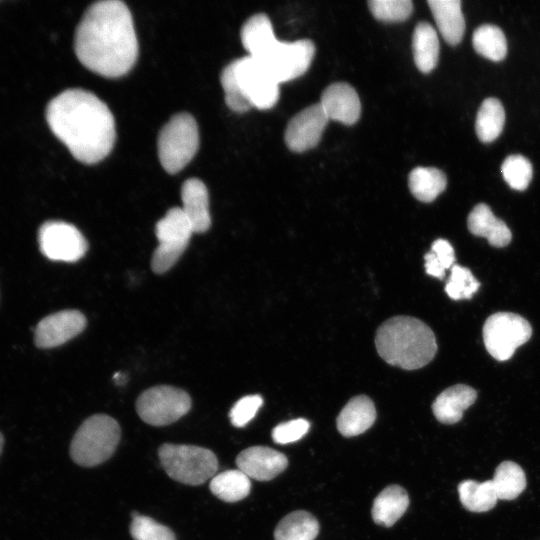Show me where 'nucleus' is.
I'll return each instance as SVG.
<instances>
[{
  "mask_svg": "<svg viewBox=\"0 0 540 540\" xmlns=\"http://www.w3.org/2000/svg\"><path fill=\"white\" fill-rule=\"evenodd\" d=\"M532 335L530 323L511 312H497L483 325V341L489 354L499 361L510 359L515 350Z\"/></svg>",
  "mask_w": 540,
  "mask_h": 540,
  "instance_id": "1a4fd4ad",
  "label": "nucleus"
},
{
  "mask_svg": "<svg viewBox=\"0 0 540 540\" xmlns=\"http://www.w3.org/2000/svg\"><path fill=\"white\" fill-rule=\"evenodd\" d=\"M158 455L167 475L182 484L201 485L218 470L216 455L204 447L165 443L159 447Z\"/></svg>",
  "mask_w": 540,
  "mask_h": 540,
  "instance_id": "39448f33",
  "label": "nucleus"
},
{
  "mask_svg": "<svg viewBox=\"0 0 540 540\" xmlns=\"http://www.w3.org/2000/svg\"><path fill=\"white\" fill-rule=\"evenodd\" d=\"M314 54L315 46L308 39L286 43L274 36L251 57L260 62L280 84L303 75L310 67Z\"/></svg>",
  "mask_w": 540,
  "mask_h": 540,
  "instance_id": "0eeeda50",
  "label": "nucleus"
},
{
  "mask_svg": "<svg viewBox=\"0 0 540 540\" xmlns=\"http://www.w3.org/2000/svg\"><path fill=\"white\" fill-rule=\"evenodd\" d=\"M236 465L249 478L268 481L287 468L288 459L283 453L270 447L252 446L238 454Z\"/></svg>",
  "mask_w": 540,
  "mask_h": 540,
  "instance_id": "2eb2a0df",
  "label": "nucleus"
},
{
  "mask_svg": "<svg viewBox=\"0 0 540 540\" xmlns=\"http://www.w3.org/2000/svg\"><path fill=\"white\" fill-rule=\"evenodd\" d=\"M74 50L89 70L104 77L128 73L138 58V41L128 6L120 0L90 5L75 32Z\"/></svg>",
  "mask_w": 540,
  "mask_h": 540,
  "instance_id": "f257e3e1",
  "label": "nucleus"
},
{
  "mask_svg": "<svg viewBox=\"0 0 540 540\" xmlns=\"http://www.w3.org/2000/svg\"><path fill=\"white\" fill-rule=\"evenodd\" d=\"M505 123V111L496 98L485 99L476 116L475 130L480 141H494L502 132Z\"/></svg>",
  "mask_w": 540,
  "mask_h": 540,
  "instance_id": "c85d7f7f",
  "label": "nucleus"
},
{
  "mask_svg": "<svg viewBox=\"0 0 540 540\" xmlns=\"http://www.w3.org/2000/svg\"><path fill=\"white\" fill-rule=\"evenodd\" d=\"M86 326L85 316L78 310H63L43 318L35 328V343L40 348H53L80 334Z\"/></svg>",
  "mask_w": 540,
  "mask_h": 540,
  "instance_id": "4468645a",
  "label": "nucleus"
},
{
  "mask_svg": "<svg viewBox=\"0 0 540 540\" xmlns=\"http://www.w3.org/2000/svg\"><path fill=\"white\" fill-rule=\"evenodd\" d=\"M45 116L54 135L82 163L103 160L114 146L113 114L90 91L74 88L61 92L48 103Z\"/></svg>",
  "mask_w": 540,
  "mask_h": 540,
  "instance_id": "f03ea898",
  "label": "nucleus"
},
{
  "mask_svg": "<svg viewBox=\"0 0 540 540\" xmlns=\"http://www.w3.org/2000/svg\"><path fill=\"white\" fill-rule=\"evenodd\" d=\"M131 516L130 534L134 540H176L170 528L154 519L137 513Z\"/></svg>",
  "mask_w": 540,
  "mask_h": 540,
  "instance_id": "72a5a7b5",
  "label": "nucleus"
},
{
  "mask_svg": "<svg viewBox=\"0 0 540 540\" xmlns=\"http://www.w3.org/2000/svg\"><path fill=\"white\" fill-rule=\"evenodd\" d=\"M191 398L184 390L167 385L151 387L138 397L136 411L152 426L172 424L189 412Z\"/></svg>",
  "mask_w": 540,
  "mask_h": 540,
  "instance_id": "9d476101",
  "label": "nucleus"
},
{
  "mask_svg": "<svg viewBox=\"0 0 540 540\" xmlns=\"http://www.w3.org/2000/svg\"><path fill=\"white\" fill-rule=\"evenodd\" d=\"M3 443H4V438H3V435H2L1 432H0V454H1V452H2Z\"/></svg>",
  "mask_w": 540,
  "mask_h": 540,
  "instance_id": "58836bf2",
  "label": "nucleus"
},
{
  "mask_svg": "<svg viewBox=\"0 0 540 540\" xmlns=\"http://www.w3.org/2000/svg\"><path fill=\"white\" fill-rule=\"evenodd\" d=\"M458 493L463 507L471 512L489 511L495 507L498 500L492 480H464L458 485Z\"/></svg>",
  "mask_w": 540,
  "mask_h": 540,
  "instance_id": "bb28decb",
  "label": "nucleus"
},
{
  "mask_svg": "<svg viewBox=\"0 0 540 540\" xmlns=\"http://www.w3.org/2000/svg\"><path fill=\"white\" fill-rule=\"evenodd\" d=\"M414 62L423 73L431 72L438 63L439 40L432 25L420 22L416 25L412 38Z\"/></svg>",
  "mask_w": 540,
  "mask_h": 540,
  "instance_id": "5701e85b",
  "label": "nucleus"
},
{
  "mask_svg": "<svg viewBox=\"0 0 540 540\" xmlns=\"http://www.w3.org/2000/svg\"><path fill=\"white\" fill-rule=\"evenodd\" d=\"M234 62L238 85L252 107L270 109L279 99V83L256 59L247 55Z\"/></svg>",
  "mask_w": 540,
  "mask_h": 540,
  "instance_id": "9b49d317",
  "label": "nucleus"
},
{
  "mask_svg": "<svg viewBox=\"0 0 540 540\" xmlns=\"http://www.w3.org/2000/svg\"><path fill=\"white\" fill-rule=\"evenodd\" d=\"M155 233L159 244L152 255L151 268L162 274L178 261L194 231L181 207H173L156 223Z\"/></svg>",
  "mask_w": 540,
  "mask_h": 540,
  "instance_id": "6e6552de",
  "label": "nucleus"
},
{
  "mask_svg": "<svg viewBox=\"0 0 540 540\" xmlns=\"http://www.w3.org/2000/svg\"><path fill=\"white\" fill-rule=\"evenodd\" d=\"M310 423L298 418L280 423L272 430V439L277 444H289L300 440L309 430Z\"/></svg>",
  "mask_w": 540,
  "mask_h": 540,
  "instance_id": "4c0bfd02",
  "label": "nucleus"
},
{
  "mask_svg": "<svg viewBox=\"0 0 540 540\" xmlns=\"http://www.w3.org/2000/svg\"><path fill=\"white\" fill-rule=\"evenodd\" d=\"M492 483L498 499L513 500L526 487L525 472L517 463L503 461L496 467Z\"/></svg>",
  "mask_w": 540,
  "mask_h": 540,
  "instance_id": "cd10ccee",
  "label": "nucleus"
},
{
  "mask_svg": "<svg viewBox=\"0 0 540 540\" xmlns=\"http://www.w3.org/2000/svg\"><path fill=\"white\" fill-rule=\"evenodd\" d=\"M182 207L193 231L206 232L211 225L209 195L206 185L197 178L187 179L181 188Z\"/></svg>",
  "mask_w": 540,
  "mask_h": 540,
  "instance_id": "f3484780",
  "label": "nucleus"
},
{
  "mask_svg": "<svg viewBox=\"0 0 540 540\" xmlns=\"http://www.w3.org/2000/svg\"><path fill=\"white\" fill-rule=\"evenodd\" d=\"M376 409L372 400L364 395L353 397L337 417V429L345 437L364 433L375 422Z\"/></svg>",
  "mask_w": 540,
  "mask_h": 540,
  "instance_id": "6ab92c4d",
  "label": "nucleus"
},
{
  "mask_svg": "<svg viewBox=\"0 0 540 540\" xmlns=\"http://www.w3.org/2000/svg\"><path fill=\"white\" fill-rule=\"evenodd\" d=\"M375 345L388 364L405 370L424 367L437 351L436 338L430 327L409 316L385 321L376 332Z\"/></svg>",
  "mask_w": 540,
  "mask_h": 540,
  "instance_id": "7ed1b4c3",
  "label": "nucleus"
},
{
  "mask_svg": "<svg viewBox=\"0 0 540 540\" xmlns=\"http://www.w3.org/2000/svg\"><path fill=\"white\" fill-rule=\"evenodd\" d=\"M330 120L320 103L312 104L298 112L285 130V143L294 152L312 149L321 140Z\"/></svg>",
  "mask_w": 540,
  "mask_h": 540,
  "instance_id": "ddd939ff",
  "label": "nucleus"
},
{
  "mask_svg": "<svg viewBox=\"0 0 540 540\" xmlns=\"http://www.w3.org/2000/svg\"><path fill=\"white\" fill-rule=\"evenodd\" d=\"M329 120L352 125L361 115V102L356 90L348 83L338 82L327 86L319 102Z\"/></svg>",
  "mask_w": 540,
  "mask_h": 540,
  "instance_id": "dca6fc26",
  "label": "nucleus"
},
{
  "mask_svg": "<svg viewBox=\"0 0 540 540\" xmlns=\"http://www.w3.org/2000/svg\"><path fill=\"white\" fill-rule=\"evenodd\" d=\"M41 252L53 261L75 262L81 259L88 244L81 232L63 221H47L38 231Z\"/></svg>",
  "mask_w": 540,
  "mask_h": 540,
  "instance_id": "f8f14e48",
  "label": "nucleus"
},
{
  "mask_svg": "<svg viewBox=\"0 0 540 540\" xmlns=\"http://www.w3.org/2000/svg\"><path fill=\"white\" fill-rule=\"evenodd\" d=\"M211 492L224 502H237L248 496L250 478L239 469L225 470L215 475L209 484Z\"/></svg>",
  "mask_w": 540,
  "mask_h": 540,
  "instance_id": "a878e982",
  "label": "nucleus"
},
{
  "mask_svg": "<svg viewBox=\"0 0 540 540\" xmlns=\"http://www.w3.org/2000/svg\"><path fill=\"white\" fill-rule=\"evenodd\" d=\"M198 147V125L189 113L175 114L159 132L157 141L159 160L170 174L182 170L195 156Z\"/></svg>",
  "mask_w": 540,
  "mask_h": 540,
  "instance_id": "423d86ee",
  "label": "nucleus"
},
{
  "mask_svg": "<svg viewBox=\"0 0 540 540\" xmlns=\"http://www.w3.org/2000/svg\"><path fill=\"white\" fill-rule=\"evenodd\" d=\"M220 81L224 90L226 105L232 111L242 113L252 108L238 85L233 61L222 70Z\"/></svg>",
  "mask_w": 540,
  "mask_h": 540,
  "instance_id": "c9c22d12",
  "label": "nucleus"
},
{
  "mask_svg": "<svg viewBox=\"0 0 540 540\" xmlns=\"http://www.w3.org/2000/svg\"><path fill=\"white\" fill-rule=\"evenodd\" d=\"M501 172L504 180L512 189L523 191L532 179L533 169L526 157L510 155L504 160Z\"/></svg>",
  "mask_w": 540,
  "mask_h": 540,
  "instance_id": "2f4dec72",
  "label": "nucleus"
},
{
  "mask_svg": "<svg viewBox=\"0 0 540 540\" xmlns=\"http://www.w3.org/2000/svg\"><path fill=\"white\" fill-rule=\"evenodd\" d=\"M120 437L121 429L115 419L106 414L92 415L74 434L70 456L80 466H97L113 455Z\"/></svg>",
  "mask_w": 540,
  "mask_h": 540,
  "instance_id": "20e7f679",
  "label": "nucleus"
},
{
  "mask_svg": "<svg viewBox=\"0 0 540 540\" xmlns=\"http://www.w3.org/2000/svg\"><path fill=\"white\" fill-rule=\"evenodd\" d=\"M319 532L317 519L309 512L297 510L286 515L274 531L275 540H314Z\"/></svg>",
  "mask_w": 540,
  "mask_h": 540,
  "instance_id": "b1692460",
  "label": "nucleus"
},
{
  "mask_svg": "<svg viewBox=\"0 0 540 540\" xmlns=\"http://www.w3.org/2000/svg\"><path fill=\"white\" fill-rule=\"evenodd\" d=\"M445 174L433 167H417L411 171L408 186L412 195L419 201L432 202L446 188Z\"/></svg>",
  "mask_w": 540,
  "mask_h": 540,
  "instance_id": "393cba45",
  "label": "nucleus"
},
{
  "mask_svg": "<svg viewBox=\"0 0 540 540\" xmlns=\"http://www.w3.org/2000/svg\"><path fill=\"white\" fill-rule=\"evenodd\" d=\"M437 28L450 45L461 42L465 32V20L459 0H429Z\"/></svg>",
  "mask_w": 540,
  "mask_h": 540,
  "instance_id": "412c9836",
  "label": "nucleus"
},
{
  "mask_svg": "<svg viewBox=\"0 0 540 540\" xmlns=\"http://www.w3.org/2000/svg\"><path fill=\"white\" fill-rule=\"evenodd\" d=\"M467 224L473 235L486 238L494 247H504L512 239L511 231L505 222L498 219L484 203L473 208L468 215Z\"/></svg>",
  "mask_w": 540,
  "mask_h": 540,
  "instance_id": "aec40b11",
  "label": "nucleus"
},
{
  "mask_svg": "<svg viewBox=\"0 0 540 540\" xmlns=\"http://www.w3.org/2000/svg\"><path fill=\"white\" fill-rule=\"evenodd\" d=\"M479 286L480 283L468 268L455 264L451 268L445 292L453 300L470 299L478 291Z\"/></svg>",
  "mask_w": 540,
  "mask_h": 540,
  "instance_id": "473e14b6",
  "label": "nucleus"
},
{
  "mask_svg": "<svg viewBox=\"0 0 540 540\" xmlns=\"http://www.w3.org/2000/svg\"><path fill=\"white\" fill-rule=\"evenodd\" d=\"M368 6L372 15L384 22L404 21L413 11L410 0H370Z\"/></svg>",
  "mask_w": 540,
  "mask_h": 540,
  "instance_id": "f704fd0d",
  "label": "nucleus"
},
{
  "mask_svg": "<svg viewBox=\"0 0 540 540\" xmlns=\"http://www.w3.org/2000/svg\"><path fill=\"white\" fill-rule=\"evenodd\" d=\"M475 51L492 61H501L507 54V42L503 31L491 24L479 26L473 33Z\"/></svg>",
  "mask_w": 540,
  "mask_h": 540,
  "instance_id": "c756f323",
  "label": "nucleus"
},
{
  "mask_svg": "<svg viewBox=\"0 0 540 540\" xmlns=\"http://www.w3.org/2000/svg\"><path fill=\"white\" fill-rule=\"evenodd\" d=\"M263 404L260 395H247L240 398L231 408L229 417L235 427H244L251 421Z\"/></svg>",
  "mask_w": 540,
  "mask_h": 540,
  "instance_id": "e433bc0d",
  "label": "nucleus"
},
{
  "mask_svg": "<svg viewBox=\"0 0 540 540\" xmlns=\"http://www.w3.org/2000/svg\"><path fill=\"white\" fill-rule=\"evenodd\" d=\"M425 270L430 276L443 279L445 271L455 264V254L452 245L445 239H437L431 246V251L426 253Z\"/></svg>",
  "mask_w": 540,
  "mask_h": 540,
  "instance_id": "7c9ffc66",
  "label": "nucleus"
},
{
  "mask_svg": "<svg viewBox=\"0 0 540 540\" xmlns=\"http://www.w3.org/2000/svg\"><path fill=\"white\" fill-rule=\"evenodd\" d=\"M477 398V392L470 386L457 384L442 391L432 404L436 419L444 424H455L462 419L463 412Z\"/></svg>",
  "mask_w": 540,
  "mask_h": 540,
  "instance_id": "a211bd4d",
  "label": "nucleus"
},
{
  "mask_svg": "<svg viewBox=\"0 0 540 540\" xmlns=\"http://www.w3.org/2000/svg\"><path fill=\"white\" fill-rule=\"evenodd\" d=\"M409 497L399 485H389L374 499L371 515L374 522L384 527H391L405 513Z\"/></svg>",
  "mask_w": 540,
  "mask_h": 540,
  "instance_id": "4be33fe9",
  "label": "nucleus"
}]
</instances>
